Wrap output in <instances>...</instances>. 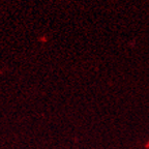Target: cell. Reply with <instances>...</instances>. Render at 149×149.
Here are the masks:
<instances>
[]
</instances>
